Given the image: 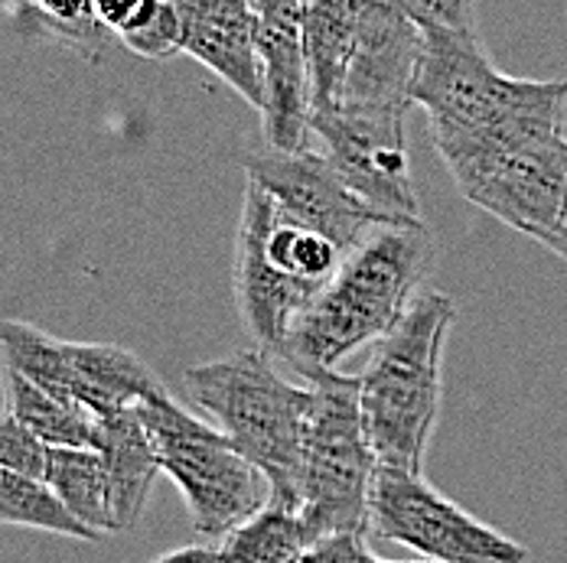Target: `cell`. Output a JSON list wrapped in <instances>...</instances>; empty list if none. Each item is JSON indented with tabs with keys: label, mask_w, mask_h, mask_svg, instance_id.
Returning a JSON list of instances; mask_svg holds the SVG:
<instances>
[{
	"label": "cell",
	"mask_w": 567,
	"mask_h": 563,
	"mask_svg": "<svg viewBox=\"0 0 567 563\" xmlns=\"http://www.w3.org/2000/svg\"><path fill=\"white\" fill-rule=\"evenodd\" d=\"M0 524H20L37 531H53L75 541H102L99 531L82 524L69 508L59 502V496L33 476L0 469Z\"/></svg>",
	"instance_id": "22"
},
{
	"label": "cell",
	"mask_w": 567,
	"mask_h": 563,
	"mask_svg": "<svg viewBox=\"0 0 567 563\" xmlns=\"http://www.w3.org/2000/svg\"><path fill=\"white\" fill-rule=\"evenodd\" d=\"M411 98L427 114L441 160L451 164L483 144L565 131L567 79H515L493 65L480 37L424 27Z\"/></svg>",
	"instance_id": "2"
},
{
	"label": "cell",
	"mask_w": 567,
	"mask_h": 563,
	"mask_svg": "<svg viewBox=\"0 0 567 563\" xmlns=\"http://www.w3.org/2000/svg\"><path fill=\"white\" fill-rule=\"evenodd\" d=\"M50 450L53 447L43 437H37L27 424H20L13 414L0 417V469H13L47 482Z\"/></svg>",
	"instance_id": "23"
},
{
	"label": "cell",
	"mask_w": 567,
	"mask_h": 563,
	"mask_svg": "<svg viewBox=\"0 0 567 563\" xmlns=\"http://www.w3.org/2000/svg\"><path fill=\"white\" fill-rule=\"evenodd\" d=\"M95 450L102 452L109 476H112L117 531H127L141 521L147 499H151V489H154V479L164 472L157 447H154L144 420L137 417V407L102 417Z\"/></svg>",
	"instance_id": "16"
},
{
	"label": "cell",
	"mask_w": 567,
	"mask_h": 563,
	"mask_svg": "<svg viewBox=\"0 0 567 563\" xmlns=\"http://www.w3.org/2000/svg\"><path fill=\"white\" fill-rule=\"evenodd\" d=\"M365 563H392V561H382V557L369 554V561H365ZM408 563H437V561H408Z\"/></svg>",
	"instance_id": "28"
},
{
	"label": "cell",
	"mask_w": 567,
	"mask_h": 563,
	"mask_svg": "<svg viewBox=\"0 0 567 563\" xmlns=\"http://www.w3.org/2000/svg\"><path fill=\"white\" fill-rule=\"evenodd\" d=\"M164 472L183 492L189 521L203 538H226L271 502L268 476L219 427L193 417L171 392L137 404Z\"/></svg>",
	"instance_id": "6"
},
{
	"label": "cell",
	"mask_w": 567,
	"mask_h": 563,
	"mask_svg": "<svg viewBox=\"0 0 567 563\" xmlns=\"http://www.w3.org/2000/svg\"><path fill=\"white\" fill-rule=\"evenodd\" d=\"M92 10L131 53L179 56V13L173 0H92Z\"/></svg>",
	"instance_id": "21"
},
{
	"label": "cell",
	"mask_w": 567,
	"mask_h": 563,
	"mask_svg": "<svg viewBox=\"0 0 567 563\" xmlns=\"http://www.w3.org/2000/svg\"><path fill=\"white\" fill-rule=\"evenodd\" d=\"M307 385H313L317 404L303 462L300 514L317 541L340 531L369 538L372 486L382 462L365 434L359 375L323 372Z\"/></svg>",
	"instance_id": "7"
},
{
	"label": "cell",
	"mask_w": 567,
	"mask_h": 563,
	"mask_svg": "<svg viewBox=\"0 0 567 563\" xmlns=\"http://www.w3.org/2000/svg\"><path fill=\"white\" fill-rule=\"evenodd\" d=\"M245 176L255 179L261 189H268L290 216H297L300 222L323 231L327 238H333L342 251H352L369 231L389 219L385 212L372 209L369 202H362L330 164V157L313 144L300 147V150H258L241 157Z\"/></svg>",
	"instance_id": "12"
},
{
	"label": "cell",
	"mask_w": 567,
	"mask_h": 563,
	"mask_svg": "<svg viewBox=\"0 0 567 563\" xmlns=\"http://www.w3.org/2000/svg\"><path fill=\"white\" fill-rule=\"evenodd\" d=\"M424 27L398 0H359V23L340 98L333 105L411 112Z\"/></svg>",
	"instance_id": "13"
},
{
	"label": "cell",
	"mask_w": 567,
	"mask_h": 563,
	"mask_svg": "<svg viewBox=\"0 0 567 563\" xmlns=\"http://www.w3.org/2000/svg\"><path fill=\"white\" fill-rule=\"evenodd\" d=\"M421 27H437L451 33L480 37L476 0H398Z\"/></svg>",
	"instance_id": "24"
},
{
	"label": "cell",
	"mask_w": 567,
	"mask_h": 563,
	"mask_svg": "<svg viewBox=\"0 0 567 563\" xmlns=\"http://www.w3.org/2000/svg\"><path fill=\"white\" fill-rule=\"evenodd\" d=\"M317 541L300 508L268 502L228 531L223 551L231 563H297Z\"/></svg>",
	"instance_id": "20"
},
{
	"label": "cell",
	"mask_w": 567,
	"mask_h": 563,
	"mask_svg": "<svg viewBox=\"0 0 567 563\" xmlns=\"http://www.w3.org/2000/svg\"><path fill=\"white\" fill-rule=\"evenodd\" d=\"M189 397L271 482V502L300 508L313 427V385L287 382L261 345L186 372Z\"/></svg>",
	"instance_id": "3"
},
{
	"label": "cell",
	"mask_w": 567,
	"mask_h": 563,
	"mask_svg": "<svg viewBox=\"0 0 567 563\" xmlns=\"http://www.w3.org/2000/svg\"><path fill=\"white\" fill-rule=\"evenodd\" d=\"M154 563H231L223 548H179Z\"/></svg>",
	"instance_id": "26"
},
{
	"label": "cell",
	"mask_w": 567,
	"mask_h": 563,
	"mask_svg": "<svg viewBox=\"0 0 567 563\" xmlns=\"http://www.w3.org/2000/svg\"><path fill=\"white\" fill-rule=\"evenodd\" d=\"M342 251L333 238L290 216L255 179L245 183L235 234V306L255 345L278 355L293 320L340 271Z\"/></svg>",
	"instance_id": "5"
},
{
	"label": "cell",
	"mask_w": 567,
	"mask_h": 563,
	"mask_svg": "<svg viewBox=\"0 0 567 563\" xmlns=\"http://www.w3.org/2000/svg\"><path fill=\"white\" fill-rule=\"evenodd\" d=\"M437 258L427 222L375 226L346 258L333 281L293 320L275 358L297 368L307 382L340 372L362 345H379L395 330L424 290Z\"/></svg>",
	"instance_id": "1"
},
{
	"label": "cell",
	"mask_w": 567,
	"mask_h": 563,
	"mask_svg": "<svg viewBox=\"0 0 567 563\" xmlns=\"http://www.w3.org/2000/svg\"><path fill=\"white\" fill-rule=\"evenodd\" d=\"M545 248H548L551 254H558L561 261H567V199H565V209H561L558 226H555V231L545 238Z\"/></svg>",
	"instance_id": "27"
},
{
	"label": "cell",
	"mask_w": 567,
	"mask_h": 563,
	"mask_svg": "<svg viewBox=\"0 0 567 563\" xmlns=\"http://www.w3.org/2000/svg\"><path fill=\"white\" fill-rule=\"evenodd\" d=\"M179 13V53L203 62L251 108L265 102L251 0H173Z\"/></svg>",
	"instance_id": "15"
},
{
	"label": "cell",
	"mask_w": 567,
	"mask_h": 563,
	"mask_svg": "<svg viewBox=\"0 0 567 563\" xmlns=\"http://www.w3.org/2000/svg\"><path fill=\"white\" fill-rule=\"evenodd\" d=\"M463 199L545 244L567 199V137H545L447 167Z\"/></svg>",
	"instance_id": "11"
},
{
	"label": "cell",
	"mask_w": 567,
	"mask_h": 563,
	"mask_svg": "<svg viewBox=\"0 0 567 563\" xmlns=\"http://www.w3.org/2000/svg\"><path fill=\"white\" fill-rule=\"evenodd\" d=\"M47 486L56 492L59 502L92 531H99V534L117 531L112 476H109V466L99 450L53 447Z\"/></svg>",
	"instance_id": "19"
},
{
	"label": "cell",
	"mask_w": 567,
	"mask_h": 563,
	"mask_svg": "<svg viewBox=\"0 0 567 563\" xmlns=\"http://www.w3.org/2000/svg\"><path fill=\"white\" fill-rule=\"evenodd\" d=\"M454 320L456 303L447 293L421 290L359 375L365 434L382 466L424 472L444 404V348Z\"/></svg>",
	"instance_id": "4"
},
{
	"label": "cell",
	"mask_w": 567,
	"mask_h": 563,
	"mask_svg": "<svg viewBox=\"0 0 567 563\" xmlns=\"http://www.w3.org/2000/svg\"><path fill=\"white\" fill-rule=\"evenodd\" d=\"M369 538L401 544L437 563H525L528 548L483 524L441 496L424 472L379 466L369 508Z\"/></svg>",
	"instance_id": "8"
},
{
	"label": "cell",
	"mask_w": 567,
	"mask_h": 563,
	"mask_svg": "<svg viewBox=\"0 0 567 563\" xmlns=\"http://www.w3.org/2000/svg\"><path fill=\"white\" fill-rule=\"evenodd\" d=\"M404 117L382 108L330 105L310 112V137L362 202L398 222H424L408 169Z\"/></svg>",
	"instance_id": "10"
},
{
	"label": "cell",
	"mask_w": 567,
	"mask_h": 563,
	"mask_svg": "<svg viewBox=\"0 0 567 563\" xmlns=\"http://www.w3.org/2000/svg\"><path fill=\"white\" fill-rule=\"evenodd\" d=\"M0 355L3 365L53 395L85 404L99 417H112L167 392V385L121 345L65 342L17 320H0Z\"/></svg>",
	"instance_id": "9"
},
{
	"label": "cell",
	"mask_w": 567,
	"mask_h": 563,
	"mask_svg": "<svg viewBox=\"0 0 567 563\" xmlns=\"http://www.w3.org/2000/svg\"><path fill=\"white\" fill-rule=\"evenodd\" d=\"M359 23V0H303V53L313 112L340 98Z\"/></svg>",
	"instance_id": "17"
},
{
	"label": "cell",
	"mask_w": 567,
	"mask_h": 563,
	"mask_svg": "<svg viewBox=\"0 0 567 563\" xmlns=\"http://www.w3.org/2000/svg\"><path fill=\"white\" fill-rule=\"evenodd\" d=\"M369 538L365 534H352V531H340V534H327L320 541L310 544V551L297 563H365L369 561Z\"/></svg>",
	"instance_id": "25"
},
{
	"label": "cell",
	"mask_w": 567,
	"mask_h": 563,
	"mask_svg": "<svg viewBox=\"0 0 567 563\" xmlns=\"http://www.w3.org/2000/svg\"><path fill=\"white\" fill-rule=\"evenodd\" d=\"M258 56L265 69V147L300 150L310 144V69L303 53V0H251Z\"/></svg>",
	"instance_id": "14"
},
{
	"label": "cell",
	"mask_w": 567,
	"mask_h": 563,
	"mask_svg": "<svg viewBox=\"0 0 567 563\" xmlns=\"http://www.w3.org/2000/svg\"><path fill=\"white\" fill-rule=\"evenodd\" d=\"M3 385L10 397V414L27 424L37 437H43L50 447H85L95 450L102 417L89 410L85 404L65 395H53L43 385L30 382L17 368L3 365Z\"/></svg>",
	"instance_id": "18"
}]
</instances>
